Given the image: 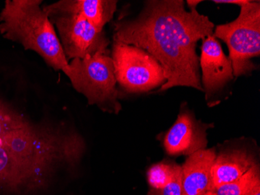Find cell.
I'll use <instances>...</instances> for the list:
<instances>
[{"mask_svg": "<svg viewBox=\"0 0 260 195\" xmlns=\"http://www.w3.org/2000/svg\"><path fill=\"white\" fill-rule=\"evenodd\" d=\"M200 68L206 101L210 106H213L217 97L235 78L230 59L223 52L214 35L203 39Z\"/></svg>", "mask_w": 260, "mask_h": 195, "instance_id": "cell-8", "label": "cell"}, {"mask_svg": "<svg viewBox=\"0 0 260 195\" xmlns=\"http://www.w3.org/2000/svg\"><path fill=\"white\" fill-rule=\"evenodd\" d=\"M38 0H7L0 14L4 38L35 51L48 65L69 77L70 64L47 12Z\"/></svg>", "mask_w": 260, "mask_h": 195, "instance_id": "cell-3", "label": "cell"}, {"mask_svg": "<svg viewBox=\"0 0 260 195\" xmlns=\"http://www.w3.org/2000/svg\"><path fill=\"white\" fill-rule=\"evenodd\" d=\"M59 35L67 60L84 59L99 52H107L110 42L104 31L97 30L83 16L57 14L49 16Z\"/></svg>", "mask_w": 260, "mask_h": 195, "instance_id": "cell-7", "label": "cell"}, {"mask_svg": "<svg viewBox=\"0 0 260 195\" xmlns=\"http://www.w3.org/2000/svg\"><path fill=\"white\" fill-rule=\"evenodd\" d=\"M255 165H258L256 153L248 145H225L216 154L210 190L237 180Z\"/></svg>", "mask_w": 260, "mask_h": 195, "instance_id": "cell-10", "label": "cell"}, {"mask_svg": "<svg viewBox=\"0 0 260 195\" xmlns=\"http://www.w3.org/2000/svg\"><path fill=\"white\" fill-rule=\"evenodd\" d=\"M214 36L229 48L235 78L252 75L257 69L252 60L260 55L259 1L249 0L237 18L214 27Z\"/></svg>", "mask_w": 260, "mask_h": 195, "instance_id": "cell-5", "label": "cell"}, {"mask_svg": "<svg viewBox=\"0 0 260 195\" xmlns=\"http://www.w3.org/2000/svg\"><path fill=\"white\" fill-rule=\"evenodd\" d=\"M178 166V164L166 162L154 164L147 172L149 184L153 188L163 190L172 180Z\"/></svg>", "mask_w": 260, "mask_h": 195, "instance_id": "cell-14", "label": "cell"}, {"mask_svg": "<svg viewBox=\"0 0 260 195\" xmlns=\"http://www.w3.org/2000/svg\"><path fill=\"white\" fill-rule=\"evenodd\" d=\"M211 125L196 119L190 111L182 110L164 138V147L170 155H189L207 149V130Z\"/></svg>", "mask_w": 260, "mask_h": 195, "instance_id": "cell-9", "label": "cell"}, {"mask_svg": "<svg viewBox=\"0 0 260 195\" xmlns=\"http://www.w3.org/2000/svg\"><path fill=\"white\" fill-rule=\"evenodd\" d=\"M214 23L197 9L187 11L182 0H148L135 18L115 23V40L142 48L163 68L166 83L159 92L201 85L199 41L214 35Z\"/></svg>", "mask_w": 260, "mask_h": 195, "instance_id": "cell-1", "label": "cell"}, {"mask_svg": "<svg viewBox=\"0 0 260 195\" xmlns=\"http://www.w3.org/2000/svg\"><path fill=\"white\" fill-rule=\"evenodd\" d=\"M115 0H62L43 7L48 15L70 14L81 15L97 30L103 31L117 10Z\"/></svg>", "mask_w": 260, "mask_h": 195, "instance_id": "cell-12", "label": "cell"}, {"mask_svg": "<svg viewBox=\"0 0 260 195\" xmlns=\"http://www.w3.org/2000/svg\"><path fill=\"white\" fill-rule=\"evenodd\" d=\"M163 195H182V174L179 165L172 180L164 187Z\"/></svg>", "mask_w": 260, "mask_h": 195, "instance_id": "cell-15", "label": "cell"}, {"mask_svg": "<svg viewBox=\"0 0 260 195\" xmlns=\"http://www.w3.org/2000/svg\"><path fill=\"white\" fill-rule=\"evenodd\" d=\"M84 150L78 133L33 125L0 101V188L33 190L57 165L78 162Z\"/></svg>", "mask_w": 260, "mask_h": 195, "instance_id": "cell-2", "label": "cell"}, {"mask_svg": "<svg viewBox=\"0 0 260 195\" xmlns=\"http://www.w3.org/2000/svg\"><path fill=\"white\" fill-rule=\"evenodd\" d=\"M70 81L76 91L87 98L89 105H96L104 112L118 114L122 109L112 57L99 52L70 63Z\"/></svg>", "mask_w": 260, "mask_h": 195, "instance_id": "cell-4", "label": "cell"}, {"mask_svg": "<svg viewBox=\"0 0 260 195\" xmlns=\"http://www.w3.org/2000/svg\"><path fill=\"white\" fill-rule=\"evenodd\" d=\"M112 61L117 83L129 93H144L166 83L158 61L147 51L114 39Z\"/></svg>", "mask_w": 260, "mask_h": 195, "instance_id": "cell-6", "label": "cell"}, {"mask_svg": "<svg viewBox=\"0 0 260 195\" xmlns=\"http://www.w3.org/2000/svg\"><path fill=\"white\" fill-rule=\"evenodd\" d=\"M249 0H214L213 3L217 4H234V5L239 6L242 7V6L249 3Z\"/></svg>", "mask_w": 260, "mask_h": 195, "instance_id": "cell-16", "label": "cell"}, {"mask_svg": "<svg viewBox=\"0 0 260 195\" xmlns=\"http://www.w3.org/2000/svg\"><path fill=\"white\" fill-rule=\"evenodd\" d=\"M216 149H203L188 156L182 165V195H204L210 190Z\"/></svg>", "mask_w": 260, "mask_h": 195, "instance_id": "cell-11", "label": "cell"}, {"mask_svg": "<svg viewBox=\"0 0 260 195\" xmlns=\"http://www.w3.org/2000/svg\"><path fill=\"white\" fill-rule=\"evenodd\" d=\"M204 195H216L215 192L214 190H209Z\"/></svg>", "mask_w": 260, "mask_h": 195, "instance_id": "cell-19", "label": "cell"}, {"mask_svg": "<svg viewBox=\"0 0 260 195\" xmlns=\"http://www.w3.org/2000/svg\"><path fill=\"white\" fill-rule=\"evenodd\" d=\"M245 195H260V184H257L250 191L248 192Z\"/></svg>", "mask_w": 260, "mask_h": 195, "instance_id": "cell-18", "label": "cell"}, {"mask_svg": "<svg viewBox=\"0 0 260 195\" xmlns=\"http://www.w3.org/2000/svg\"><path fill=\"white\" fill-rule=\"evenodd\" d=\"M201 2H202V1H200V0H188L186 3L188 8L192 10V9H197V6Z\"/></svg>", "mask_w": 260, "mask_h": 195, "instance_id": "cell-17", "label": "cell"}, {"mask_svg": "<svg viewBox=\"0 0 260 195\" xmlns=\"http://www.w3.org/2000/svg\"><path fill=\"white\" fill-rule=\"evenodd\" d=\"M259 184V165H255L237 180L222 184L214 191L216 195H245Z\"/></svg>", "mask_w": 260, "mask_h": 195, "instance_id": "cell-13", "label": "cell"}]
</instances>
